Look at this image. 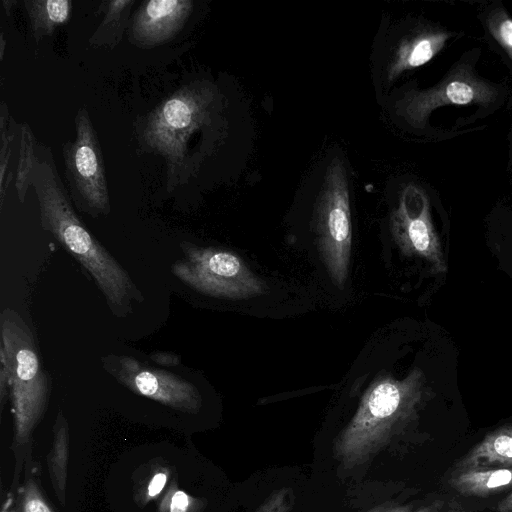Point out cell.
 Instances as JSON below:
<instances>
[{"label":"cell","mask_w":512,"mask_h":512,"mask_svg":"<svg viewBox=\"0 0 512 512\" xmlns=\"http://www.w3.org/2000/svg\"><path fill=\"white\" fill-rule=\"evenodd\" d=\"M426 377L414 368L403 379H376L358 408L335 438L333 454L341 468L351 470L388 448L415 419L427 394Z\"/></svg>","instance_id":"obj_2"},{"label":"cell","mask_w":512,"mask_h":512,"mask_svg":"<svg viewBox=\"0 0 512 512\" xmlns=\"http://www.w3.org/2000/svg\"><path fill=\"white\" fill-rule=\"evenodd\" d=\"M15 188L24 202L32 187L39 204L42 228L49 232L93 277L111 312L126 317L143 295L122 265L89 232L77 215L63 184L51 148L38 141L32 129L19 127Z\"/></svg>","instance_id":"obj_1"},{"label":"cell","mask_w":512,"mask_h":512,"mask_svg":"<svg viewBox=\"0 0 512 512\" xmlns=\"http://www.w3.org/2000/svg\"><path fill=\"white\" fill-rule=\"evenodd\" d=\"M0 330V353L10 372L15 442L26 444L47 406L50 379L42 369L32 333L16 311L2 310Z\"/></svg>","instance_id":"obj_4"},{"label":"cell","mask_w":512,"mask_h":512,"mask_svg":"<svg viewBox=\"0 0 512 512\" xmlns=\"http://www.w3.org/2000/svg\"><path fill=\"white\" fill-rule=\"evenodd\" d=\"M76 136L62 144L65 177L76 207L96 218L111 211L102 150L90 115L79 108L75 116Z\"/></svg>","instance_id":"obj_7"},{"label":"cell","mask_w":512,"mask_h":512,"mask_svg":"<svg viewBox=\"0 0 512 512\" xmlns=\"http://www.w3.org/2000/svg\"><path fill=\"white\" fill-rule=\"evenodd\" d=\"M134 3V0L102 2L100 10L104 17L90 37V45L114 48L121 41Z\"/></svg>","instance_id":"obj_16"},{"label":"cell","mask_w":512,"mask_h":512,"mask_svg":"<svg viewBox=\"0 0 512 512\" xmlns=\"http://www.w3.org/2000/svg\"><path fill=\"white\" fill-rule=\"evenodd\" d=\"M491 36L512 61V18L503 10L494 11L487 20Z\"/></svg>","instance_id":"obj_19"},{"label":"cell","mask_w":512,"mask_h":512,"mask_svg":"<svg viewBox=\"0 0 512 512\" xmlns=\"http://www.w3.org/2000/svg\"><path fill=\"white\" fill-rule=\"evenodd\" d=\"M24 6L32 35L37 42L51 36L58 26L66 23L72 10V2L69 0H26Z\"/></svg>","instance_id":"obj_15"},{"label":"cell","mask_w":512,"mask_h":512,"mask_svg":"<svg viewBox=\"0 0 512 512\" xmlns=\"http://www.w3.org/2000/svg\"><path fill=\"white\" fill-rule=\"evenodd\" d=\"M450 36L447 31L432 29L404 39L387 69L388 81L392 82L403 72L428 63L443 49Z\"/></svg>","instance_id":"obj_12"},{"label":"cell","mask_w":512,"mask_h":512,"mask_svg":"<svg viewBox=\"0 0 512 512\" xmlns=\"http://www.w3.org/2000/svg\"><path fill=\"white\" fill-rule=\"evenodd\" d=\"M294 504L293 490L281 487L272 491L253 512H292Z\"/></svg>","instance_id":"obj_20"},{"label":"cell","mask_w":512,"mask_h":512,"mask_svg":"<svg viewBox=\"0 0 512 512\" xmlns=\"http://www.w3.org/2000/svg\"><path fill=\"white\" fill-rule=\"evenodd\" d=\"M151 360L163 366H176L180 363V357L170 352H157L150 356Z\"/></svg>","instance_id":"obj_26"},{"label":"cell","mask_w":512,"mask_h":512,"mask_svg":"<svg viewBox=\"0 0 512 512\" xmlns=\"http://www.w3.org/2000/svg\"><path fill=\"white\" fill-rule=\"evenodd\" d=\"M497 511L512 512V492L498 503Z\"/></svg>","instance_id":"obj_27"},{"label":"cell","mask_w":512,"mask_h":512,"mask_svg":"<svg viewBox=\"0 0 512 512\" xmlns=\"http://www.w3.org/2000/svg\"><path fill=\"white\" fill-rule=\"evenodd\" d=\"M168 512H189L193 506V499L182 490H175L167 503Z\"/></svg>","instance_id":"obj_22"},{"label":"cell","mask_w":512,"mask_h":512,"mask_svg":"<svg viewBox=\"0 0 512 512\" xmlns=\"http://www.w3.org/2000/svg\"><path fill=\"white\" fill-rule=\"evenodd\" d=\"M497 89L466 69L449 74L436 86L409 91L398 102V111L413 126L424 125L430 113L444 105H487L497 97Z\"/></svg>","instance_id":"obj_10"},{"label":"cell","mask_w":512,"mask_h":512,"mask_svg":"<svg viewBox=\"0 0 512 512\" xmlns=\"http://www.w3.org/2000/svg\"><path fill=\"white\" fill-rule=\"evenodd\" d=\"M450 484L462 495L488 497L512 487V468L453 471Z\"/></svg>","instance_id":"obj_14"},{"label":"cell","mask_w":512,"mask_h":512,"mask_svg":"<svg viewBox=\"0 0 512 512\" xmlns=\"http://www.w3.org/2000/svg\"><path fill=\"white\" fill-rule=\"evenodd\" d=\"M167 473L158 472L150 480L147 486V497L149 499L157 497L167 482Z\"/></svg>","instance_id":"obj_25"},{"label":"cell","mask_w":512,"mask_h":512,"mask_svg":"<svg viewBox=\"0 0 512 512\" xmlns=\"http://www.w3.org/2000/svg\"><path fill=\"white\" fill-rule=\"evenodd\" d=\"M102 364L119 383L138 395L188 413H197L202 406L196 386L169 371L148 367L129 356L108 355L102 358Z\"/></svg>","instance_id":"obj_9"},{"label":"cell","mask_w":512,"mask_h":512,"mask_svg":"<svg viewBox=\"0 0 512 512\" xmlns=\"http://www.w3.org/2000/svg\"><path fill=\"white\" fill-rule=\"evenodd\" d=\"M439 505H428L414 509L410 505L383 504L376 506L366 512H439Z\"/></svg>","instance_id":"obj_23"},{"label":"cell","mask_w":512,"mask_h":512,"mask_svg":"<svg viewBox=\"0 0 512 512\" xmlns=\"http://www.w3.org/2000/svg\"><path fill=\"white\" fill-rule=\"evenodd\" d=\"M191 0H150L135 12L130 41L140 47H154L172 39L184 26L192 10Z\"/></svg>","instance_id":"obj_11"},{"label":"cell","mask_w":512,"mask_h":512,"mask_svg":"<svg viewBox=\"0 0 512 512\" xmlns=\"http://www.w3.org/2000/svg\"><path fill=\"white\" fill-rule=\"evenodd\" d=\"M13 118L10 116L5 103L1 106V150H0V192H1V206L4 199L6 185L9 184L6 170L11 153V142L13 139L12 133Z\"/></svg>","instance_id":"obj_18"},{"label":"cell","mask_w":512,"mask_h":512,"mask_svg":"<svg viewBox=\"0 0 512 512\" xmlns=\"http://www.w3.org/2000/svg\"><path fill=\"white\" fill-rule=\"evenodd\" d=\"M10 387V372L5 357L0 353V404L1 409L5 404Z\"/></svg>","instance_id":"obj_24"},{"label":"cell","mask_w":512,"mask_h":512,"mask_svg":"<svg viewBox=\"0 0 512 512\" xmlns=\"http://www.w3.org/2000/svg\"><path fill=\"white\" fill-rule=\"evenodd\" d=\"M390 228L404 255L425 260L436 274L447 271L431 217L430 201L424 189L410 183L401 190L398 205L390 217Z\"/></svg>","instance_id":"obj_8"},{"label":"cell","mask_w":512,"mask_h":512,"mask_svg":"<svg viewBox=\"0 0 512 512\" xmlns=\"http://www.w3.org/2000/svg\"><path fill=\"white\" fill-rule=\"evenodd\" d=\"M183 258L171 271L190 288L213 297L245 299L266 293L267 286L236 254L183 241Z\"/></svg>","instance_id":"obj_5"},{"label":"cell","mask_w":512,"mask_h":512,"mask_svg":"<svg viewBox=\"0 0 512 512\" xmlns=\"http://www.w3.org/2000/svg\"><path fill=\"white\" fill-rule=\"evenodd\" d=\"M21 510L22 512H53L33 477L28 478L22 488Z\"/></svg>","instance_id":"obj_21"},{"label":"cell","mask_w":512,"mask_h":512,"mask_svg":"<svg viewBox=\"0 0 512 512\" xmlns=\"http://www.w3.org/2000/svg\"><path fill=\"white\" fill-rule=\"evenodd\" d=\"M317 245L334 284L346 283L352 245L347 174L341 159L327 167L315 209Z\"/></svg>","instance_id":"obj_6"},{"label":"cell","mask_w":512,"mask_h":512,"mask_svg":"<svg viewBox=\"0 0 512 512\" xmlns=\"http://www.w3.org/2000/svg\"><path fill=\"white\" fill-rule=\"evenodd\" d=\"M512 468V425L501 426L475 445L454 471Z\"/></svg>","instance_id":"obj_13"},{"label":"cell","mask_w":512,"mask_h":512,"mask_svg":"<svg viewBox=\"0 0 512 512\" xmlns=\"http://www.w3.org/2000/svg\"><path fill=\"white\" fill-rule=\"evenodd\" d=\"M50 455V474L61 503L65 500L66 467L68 456V427L65 417L58 413L54 425V443Z\"/></svg>","instance_id":"obj_17"},{"label":"cell","mask_w":512,"mask_h":512,"mask_svg":"<svg viewBox=\"0 0 512 512\" xmlns=\"http://www.w3.org/2000/svg\"><path fill=\"white\" fill-rule=\"evenodd\" d=\"M216 98V89L211 84L193 81L139 120V145L144 152L160 155L165 160L169 191L186 183L196 170L190 148L210 126Z\"/></svg>","instance_id":"obj_3"}]
</instances>
